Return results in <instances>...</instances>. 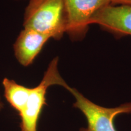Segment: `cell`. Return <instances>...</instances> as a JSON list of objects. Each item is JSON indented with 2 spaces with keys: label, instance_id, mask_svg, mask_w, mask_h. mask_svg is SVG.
<instances>
[{
  "label": "cell",
  "instance_id": "9c48e42d",
  "mask_svg": "<svg viewBox=\"0 0 131 131\" xmlns=\"http://www.w3.org/2000/svg\"><path fill=\"white\" fill-rule=\"evenodd\" d=\"M4 108V103L3 102L2 98H1V96H0V111Z\"/></svg>",
  "mask_w": 131,
  "mask_h": 131
},
{
  "label": "cell",
  "instance_id": "277c9868",
  "mask_svg": "<svg viewBox=\"0 0 131 131\" xmlns=\"http://www.w3.org/2000/svg\"><path fill=\"white\" fill-rule=\"evenodd\" d=\"M112 0H64L67 15L66 33L72 40L86 36L91 20L96 12L112 4Z\"/></svg>",
  "mask_w": 131,
  "mask_h": 131
},
{
  "label": "cell",
  "instance_id": "52a82bcc",
  "mask_svg": "<svg viewBox=\"0 0 131 131\" xmlns=\"http://www.w3.org/2000/svg\"><path fill=\"white\" fill-rule=\"evenodd\" d=\"M4 94L6 100L18 115L25 107L31 88L23 86L13 80L5 78L3 81Z\"/></svg>",
  "mask_w": 131,
  "mask_h": 131
},
{
  "label": "cell",
  "instance_id": "ba28073f",
  "mask_svg": "<svg viewBox=\"0 0 131 131\" xmlns=\"http://www.w3.org/2000/svg\"><path fill=\"white\" fill-rule=\"evenodd\" d=\"M111 5H129L131 6V0H112Z\"/></svg>",
  "mask_w": 131,
  "mask_h": 131
},
{
  "label": "cell",
  "instance_id": "3957f363",
  "mask_svg": "<svg viewBox=\"0 0 131 131\" xmlns=\"http://www.w3.org/2000/svg\"><path fill=\"white\" fill-rule=\"evenodd\" d=\"M68 91L75 99L73 107L79 109L86 118L87 127H81L79 131H117L115 118L119 114L131 113V101L117 107H105L89 100L75 88L70 86Z\"/></svg>",
  "mask_w": 131,
  "mask_h": 131
},
{
  "label": "cell",
  "instance_id": "6da1fadb",
  "mask_svg": "<svg viewBox=\"0 0 131 131\" xmlns=\"http://www.w3.org/2000/svg\"><path fill=\"white\" fill-rule=\"evenodd\" d=\"M25 10L23 26L60 40L66 33L67 15L64 0H29Z\"/></svg>",
  "mask_w": 131,
  "mask_h": 131
},
{
  "label": "cell",
  "instance_id": "8992f818",
  "mask_svg": "<svg viewBox=\"0 0 131 131\" xmlns=\"http://www.w3.org/2000/svg\"><path fill=\"white\" fill-rule=\"evenodd\" d=\"M50 38L30 29L24 28L19 34L14 46L18 61L24 66L32 64Z\"/></svg>",
  "mask_w": 131,
  "mask_h": 131
},
{
  "label": "cell",
  "instance_id": "5b68a950",
  "mask_svg": "<svg viewBox=\"0 0 131 131\" xmlns=\"http://www.w3.org/2000/svg\"><path fill=\"white\" fill-rule=\"evenodd\" d=\"M90 23L98 24L116 38L131 35V6H106L94 14Z\"/></svg>",
  "mask_w": 131,
  "mask_h": 131
},
{
  "label": "cell",
  "instance_id": "7a4b0ae2",
  "mask_svg": "<svg viewBox=\"0 0 131 131\" xmlns=\"http://www.w3.org/2000/svg\"><path fill=\"white\" fill-rule=\"evenodd\" d=\"M58 58L56 57L49 64L43 78L38 86L31 88L24 110L19 114L21 131H37L38 124L44 106L46 104L47 90L49 87L58 85L68 90L67 84L58 71Z\"/></svg>",
  "mask_w": 131,
  "mask_h": 131
}]
</instances>
